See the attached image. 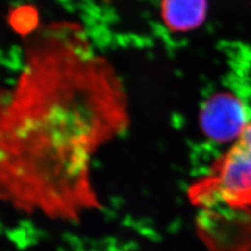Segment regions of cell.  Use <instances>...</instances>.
I'll return each instance as SVG.
<instances>
[{
    "instance_id": "obj_1",
    "label": "cell",
    "mask_w": 251,
    "mask_h": 251,
    "mask_svg": "<svg viewBox=\"0 0 251 251\" xmlns=\"http://www.w3.org/2000/svg\"><path fill=\"white\" fill-rule=\"evenodd\" d=\"M130 124L123 78L82 23L41 25L0 85V202L59 222L100 209L93 159Z\"/></svg>"
},
{
    "instance_id": "obj_2",
    "label": "cell",
    "mask_w": 251,
    "mask_h": 251,
    "mask_svg": "<svg viewBox=\"0 0 251 251\" xmlns=\"http://www.w3.org/2000/svg\"><path fill=\"white\" fill-rule=\"evenodd\" d=\"M191 195L195 203L210 196L233 206L251 204V153L235 143L219 160L214 176L195 185Z\"/></svg>"
},
{
    "instance_id": "obj_3",
    "label": "cell",
    "mask_w": 251,
    "mask_h": 251,
    "mask_svg": "<svg viewBox=\"0 0 251 251\" xmlns=\"http://www.w3.org/2000/svg\"><path fill=\"white\" fill-rule=\"evenodd\" d=\"M247 124L244 105L229 92L216 93L201 109V129L208 138L218 143L237 140Z\"/></svg>"
},
{
    "instance_id": "obj_4",
    "label": "cell",
    "mask_w": 251,
    "mask_h": 251,
    "mask_svg": "<svg viewBox=\"0 0 251 251\" xmlns=\"http://www.w3.org/2000/svg\"><path fill=\"white\" fill-rule=\"evenodd\" d=\"M207 0H160V19L172 33H187L199 27L206 17Z\"/></svg>"
}]
</instances>
